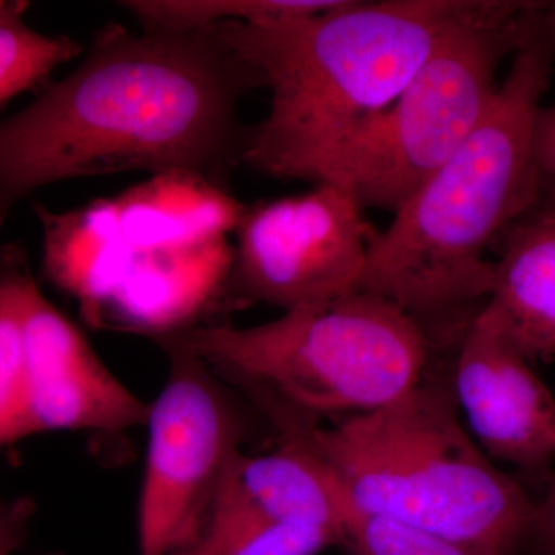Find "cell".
Here are the masks:
<instances>
[{"instance_id": "e0dca14e", "label": "cell", "mask_w": 555, "mask_h": 555, "mask_svg": "<svg viewBox=\"0 0 555 555\" xmlns=\"http://www.w3.org/2000/svg\"><path fill=\"white\" fill-rule=\"evenodd\" d=\"M30 276L24 248H0V447L31 436L24 337V288Z\"/></svg>"}, {"instance_id": "ffe728a7", "label": "cell", "mask_w": 555, "mask_h": 555, "mask_svg": "<svg viewBox=\"0 0 555 555\" xmlns=\"http://www.w3.org/2000/svg\"><path fill=\"white\" fill-rule=\"evenodd\" d=\"M343 546L352 555H469L443 537L358 509L349 499Z\"/></svg>"}, {"instance_id": "9c48e42d", "label": "cell", "mask_w": 555, "mask_h": 555, "mask_svg": "<svg viewBox=\"0 0 555 555\" xmlns=\"http://www.w3.org/2000/svg\"><path fill=\"white\" fill-rule=\"evenodd\" d=\"M452 392L494 462L545 474L555 460V397L483 308L455 347Z\"/></svg>"}, {"instance_id": "2e32d148", "label": "cell", "mask_w": 555, "mask_h": 555, "mask_svg": "<svg viewBox=\"0 0 555 555\" xmlns=\"http://www.w3.org/2000/svg\"><path fill=\"white\" fill-rule=\"evenodd\" d=\"M335 545L331 532L255 516L219 486L198 534L170 555H318Z\"/></svg>"}, {"instance_id": "7c38bea8", "label": "cell", "mask_w": 555, "mask_h": 555, "mask_svg": "<svg viewBox=\"0 0 555 555\" xmlns=\"http://www.w3.org/2000/svg\"><path fill=\"white\" fill-rule=\"evenodd\" d=\"M494 248L499 258L485 309L529 361L555 356V182L539 179Z\"/></svg>"}, {"instance_id": "7402d4cb", "label": "cell", "mask_w": 555, "mask_h": 555, "mask_svg": "<svg viewBox=\"0 0 555 555\" xmlns=\"http://www.w3.org/2000/svg\"><path fill=\"white\" fill-rule=\"evenodd\" d=\"M35 513V502L30 499L0 503V555H13L24 542L28 521Z\"/></svg>"}, {"instance_id": "ac0fdd59", "label": "cell", "mask_w": 555, "mask_h": 555, "mask_svg": "<svg viewBox=\"0 0 555 555\" xmlns=\"http://www.w3.org/2000/svg\"><path fill=\"white\" fill-rule=\"evenodd\" d=\"M337 0H134L129 10L142 30L190 31L221 22H268L331 9Z\"/></svg>"}, {"instance_id": "5b68a950", "label": "cell", "mask_w": 555, "mask_h": 555, "mask_svg": "<svg viewBox=\"0 0 555 555\" xmlns=\"http://www.w3.org/2000/svg\"><path fill=\"white\" fill-rule=\"evenodd\" d=\"M173 337L251 398L315 422L392 403L423 382L434 353L404 310L363 291L258 326H195Z\"/></svg>"}, {"instance_id": "5bb4252c", "label": "cell", "mask_w": 555, "mask_h": 555, "mask_svg": "<svg viewBox=\"0 0 555 555\" xmlns=\"http://www.w3.org/2000/svg\"><path fill=\"white\" fill-rule=\"evenodd\" d=\"M268 454L240 452L222 488L259 518L331 532L343 546L347 496L315 454L297 437L280 433Z\"/></svg>"}, {"instance_id": "7a4b0ae2", "label": "cell", "mask_w": 555, "mask_h": 555, "mask_svg": "<svg viewBox=\"0 0 555 555\" xmlns=\"http://www.w3.org/2000/svg\"><path fill=\"white\" fill-rule=\"evenodd\" d=\"M554 64L555 3H547L476 129L369 247L357 291L404 310L434 352L455 349L488 305L494 262L486 251L534 196L532 133Z\"/></svg>"}, {"instance_id": "4fadbf2b", "label": "cell", "mask_w": 555, "mask_h": 555, "mask_svg": "<svg viewBox=\"0 0 555 555\" xmlns=\"http://www.w3.org/2000/svg\"><path fill=\"white\" fill-rule=\"evenodd\" d=\"M108 203L130 254L225 238L247 208L230 190L188 171L153 175Z\"/></svg>"}, {"instance_id": "8992f818", "label": "cell", "mask_w": 555, "mask_h": 555, "mask_svg": "<svg viewBox=\"0 0 555 555\" xmlns=\"http://www.w3.org/2000/svg\"><path fill=\"white\" fill-rule=\"evenodd\" d=\"M546 2H486L449 28L396 101L327 153L313 184L345 189L361 207L396 214L459 150L494 96Z\"/></svg>"}, {"instance_id": "603a6c76", "label": "cell", "mask_w": 555, "mask_h": 555, "mask_svg": "<svg viewBox=\"0 0 555 555\" xmlns=\"http://www.w3.org/2000/svg\"><path fill=\"white\" fill-rule=\"evenodd\" d=\"M535 539L545 555H555V478L551 481L545 499L537 503L534 531Z\"/></svg>"}, {"instance_id": "cb8c5ba5", "label": "cell", "mask_w": 555, "mask_h": 555, "mask_svg": "<svg viewBox=\"0 0 555 555\" xmlns=\"http://www.w3.org/2000/svg\"><path fill=\"white\" fill-rule=\"evenodd\" d=\"M47 555H61V554H47Z\"/></svg>"}, {"instance_id": "3957f363", "label": "cell", "mask_w": 555, "mask_h": 555, "mask_svg": "<svg viewBox=\"0 0 555 555\" xmlns=\"http://www.w3.org/2000/svg\"><path fill=\"white\" fill-rule=\"evenodd\" d=\"M478 0H337L286 20L221 22L222 36L270 91L241 164L309 181L318 163L385 112L441 36Z\"/></svg>"}, {"instance_id": "ba28073f", "label": "cell", "mask_w": 555, "mask_h": 555, "mask_svg": "<svg viewBox=\"0 0 555 555\" xmlns=\"http://www.w3.org/2000/svg\"><path fill=\"white\" fill-rule=\"evenodd\" d=\"M375 235L361 204L334 184L247 206L228 292L283 312L327 305L357 291Z\"/></svg>"}, {"instance_id": "52a82bcc", "label": "cell", "mask_w": 555, "mask_h": 555, "mask_svg": "<svg viewBox=\"0 0 555 555\" xmlns=\"http://www.w3.org/2000/svg\"><path fill=\"white\" fill-rule=\"evenodd\" d=\"M158 341L170 371L145 423L138 555H170L198 534L244 433L238 409L206 361L173 335Z\"/></svg>"}, {"instance_id": "9a60e30c", "label": "cell", "mask_w": 555, "mask_h": 555, "mask_svg": "<svg viewBox=\"0 0 555 555\" xmlns=\"http://www.w3.org/2000/svg\"><path fill=\"white\" fill-rule=\"evenodd\" d=\"M43 228V272L80 301L91 323L118 286L130 261L107 201L53 214L38 207Z\"/></svg>"}, {"instance_id": "d6986e66", "label": "cell", "mask_w": 555, "mask_h": 555, "mask_svg": "<svg viewBox=\"0 0 555 555\" xmlns=\"http://www.w3.org/2000/svg\"><path fill=\"white\" fill-rule=\"evenodd\" d=\"M27 2H0V105L42 86L82 51L68 36H47L25 24Z\"/></svg>"}, {"instance_id": "6da1fadb", "label": "cell", "mask_w": 555, "mask_h": 555, "mask_svg": "<svg viewBox=\"0 0 555 555\" xmlns=\"http://www.w3.org/2000/svg\"><path fill=\"white\" fill-rule=\"evenodd\" d=\"M257 76L222 36L108 25L86 57L0 122V230L31 192L122 171H188L229 189L247 130L238 105Z\"/></svg>"}, {"instance_id": "30bf717a", "label": "cell", "mask_w": 555, "mask_h": 555, "mask_svg": "<svg viewBox=\"0 0 555 555\" xmlns=\"http://www.w3.org/2000/svg\"><path fill=\"white\" fill-rule=\"evenodd\" d=\"M28 425L119 434L145 426L150 404L134 396L91 349L82 332L43 297L33 275L24 288Z\"/></svg>"}, {"instance_id": "277c9868", "label": "cell", "mask_w": 555, "mask_h": 555, "mask_svg": "<svg viewBox=\"0 0 555 555\" xmlns=\"http://www.w3.org/2000/svg\"><path fill=\"white\" fill-rule=\"evenodd\" d=\"M258 404L321 460L358 509L443 537L469 555H514L532 537L537 503L478 447L447 379L427 372L392 403L331 426L275 401Z\"/></svg>"}, {"instance_id": "8fae6325", "label": "cell", "mask_w": 555, "mask_h": 555, "mask_svg": "<svg viewBox=\"0 0 555 555\" xmlns=\"http://www.w3.org/2000/svg\"><path fill=\"white\" fill-rule=\"evenodd\" d=\"M232 264L228 238L131 254L94 324L156 339L189 331L228 292Z\"/></svg>"}, {"instance_id": "44dd1931", "label": "cell", "mask_w": 555, "mask_h": 555, "mask_svg": "<svg viewBox=\"0 0 555 555\" xmlns=\"http://www.w3.org/2000/svg\"><path fill=\"white\" fill-rule=\"evenodd\" d=\"M532 164L537 178L555 182V105L540 107L532 133Z\"/></svg>"}]
</instances>
